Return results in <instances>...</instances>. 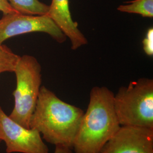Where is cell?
<instances>
[{
	"label": "cell",
	"instance_id": "obj_1",
	"mask_svg": "<svg viewBox=\"0 0 153 153\" xmlns=\"http://www.w3.org/2000/svg\"><path fill=\"white\" fill-rule=\"evenodd\" d=\"M83 113L81 108L64 102L42 86L30 128L38 131L51 144L72 149Z\"/></svg>",
	"mask_w": 153,
	"mask_h": 153
},
{
	"label": "cell",
	"instance_id": "obj_2",
	"mask_svg": "<svg viewBox=\"0 0 153 153\" xmlns=\"http://www.w3.org/2000/svg\"><path fill=\"white\" fill-rule=\"evenodd\" d=\"M114 94L105 86L91 90L86 111L79 123L72 150L74 153H99L120 125L114 106Z\"/></svg>",
	"mask_w": 153,
	"mask_h": 153
},
{
	"label": "cell",
	"instance_id": "obj_3",
	"mask_svg": "<svg viewBox=\"0 0 153 153\" xmlns=\"http://www.w3.org/2000/svg\"><path fill=\"white\" fill-rule=\"evenodd\" d=\"M114 106L120 126L153 129V80L141 78L119 88Z\"/></svg>",
	"mask_w": 153,
	"mask_h": 153
},
{
	"label": "cell",
	"instance_id": "obj_4",
	"mask_svg": "<svg viewBox=\"0 0 153 153\" xmlns=\"http://www.w3.org/2000/svg\"><path fill=\"white\" fill-rule=\"evenodd\" d=\"M16 88L13 92L14 106L9 117L18 124L30 128L42 82V66L33 56H21L15 71Z\"/></svg>",
	"mask_w": 153,
	"mask_h": 153
},
{
	"label": "cell",
	"instance_id": "obj_5",
	"mask_svg": "<svg viewBox=\"0 0 153 153\" xmlns=\"http://www.w3.org/2000/svg\"><path fill=\"white\" fill-rule=\"evenodd\" d=\"M35 32L46 33L59 43H63L67 39L47 15L32 16L13 13L3 14L0 19V44L12 37Z\"/></svg>",
	"mask_w": 153,
	"mask_h": 153
},
{
	"label": "cell",
	"instance_id": "obj_6",
	"mask_svg": "<svg viewBox=\"0 0 153 153\" xmlns=\"http://www.w3.org/2000/svg\"><path fill=\"white\" fill-rule=\"evenodd\" d=\"M0 138L5 143L7 153H49L38 131L18 124L6 114L1 106Z\"/></svg>",
	"mask_w": 153,
	"mask_h": 153
},
{
	"label": "cell",
	"instance_id": "obj_7",
	"mask_svg": "<svg viewBox=\"0 0 153 153\" xmlns=\"http://www.w3.org/2000/svg\"><path fill=\"white\" fill-rule=\"evenodd\" d=\"M99 153H153V129L121 126Z\"/></svg>",
	"mask_w": 153,
	"mask_h": 153
},
{
	"label": "cell",
	"instance_id": "obj_8",
	"mask_svg": "<svg viewBox=\"0 0 153 153\" xmlns=\"http://www.w3.org/2000/svg\"><path fill=\"white\" fill-rule=\"evenodd\" d=\"M55 22L71 43V48L76 50L88 44V39L71 18L69 0H52L47 14Z\"/></svg>",
	"mask_w": 153,
	"mask_h": 153
},
{
	"label": "cell",
	"instance_id": "obj_9",
	"mask_svg": "<svg viewBox=\"0 0 153 153\" xmlns=\"http://www.w3.org/2000/svg\"><path fill=\"white\" fill-rule=\"evenodd\" d=\"M12 7L23 14L32 16L47 15L49 6L39 0H7Z\"/></svg>",
	"mask_w": 153,
	"mask_h": 153
},
{
	"label": "cell",
	"instance_id": "obj_10",
	"mask_svg": "<svg viewBox=\"0 0 153 153\" xmlns=\"http://www.w3.org/2000/svg\"><path fill=\"white\" fill-rule=\"evenodd\" d=\"M127 5H121L117 10L130 14H137L143 17L153 18V0H133L126 2Z\"/></svg>",
	"mask_w": 153,
	"mask_h": 153
},
{
	"label": "cell",
	"instance_id": "obj_11",
	"mask_svg": "<svg viewBox=\"0 0 153 153\" xmlns=\"http://www.w3.org/2000/svg\"><path fill=\"white\" fill-rule=\"evenodd\" d=\"M20 57L5 45L0 44V74L14 72Z\"/></svg>",
	"mask_w": 153,
	"mask_h": 153
},
{
	"label": "cell",
	"instance_id": "obj_12",
	"mask_svg": "<svg viewBox=\"0 0 153 153\" xmlns=\"http://www.w3.org/2000/svg\"><path fill=\"white\" fill-rule=\"evenodd\" d=\"M143 49L149 56H153V28H149L142 40Z\"/></svg>",
	"mask_w": 153,
	"mask_h": 153
},
{
	"label": "cell",
	"instance_id": "obj_13",
	"mask_svg": "<svg viewBox=\"0 0 153 153\" xmlns=\"http://www.w3.org/2000/svg\"><path fill=\"white\" fill-rule=\"evenodd\" d=\"M0 11L3 14L18 13L11 6L7 0H0Z\"/></svg>",
	"mask_w": 153,
	"mask_h": 153
},
{
	"label": "cell",
	"instance_id": "obj_14",
	"mask_svg": "<svg viewBox=\"0 0 153 153\" xmlns=\"http://www.w3.org/2000/svg\"><path fill=\"white\" fill-rule=\"evenodd\" d=\"M54 153H70L67 150L61 148H56L55 149Z\"/></svg>",
	"mask_w": 153,
	"mask_h": 153
},
{
	"label": "cell",
	"instance_id": "obj_15",
	"mask_svg": "<svg viewBox=\"0 0 153 153\" xmlns=\"http://www.w3.org/2000/svg\"><path fill=\"white\" fill-rule=\"evenodd\" d=\"M2 141V140H1V138H0V142H1Z\"/></svg>",
	"mask_w": 153,
	"mask_h": 153
}]
</instances>
